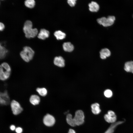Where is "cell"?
<instances>
[{"label":"cell","instance_id":"6da1fadb","mask_svg":"<svg viewBox=\"0 0 133 133\" xmlns=\"http://www.w3.org/2000/svg\"><path fill=\"white\" fill-rule=\"evenodd\" d=\"M32 27V23L30 21L27 20L25 23L23 30L26 38H33L37 35V29L36 28H33Z\"/></svg>","mask_w":133,"mask_h":133},{"label":"cell","instance_id":"7a4b0ae2","mask_svg":"<svg viewBox=\"0 0 133 133\" xmlns=\"http://www.w3.org/2000/svg\"><path fill=\"white\" fill-rule=\"evenodd\" d=\"M34 54V51L30 47L25 46L20 54L21 58L26 62H29L33 58Z\"/></svg>","mask_w":133,"mask_h":133},{"label":"cell","instance_id":"3957f363","mask_svg":"<svg viewBox=\"0 0 133 133\" xmlns=\"http://www.w3.org/2000/svg\"><path fill=\"white\" fill-rule=\"evenodd\" d=\"M115 20V17L113 16H109L107 17H102L98 18L97 21L98 22L104 27H106L112 25L114 23Z\"/></svg>","mask_w":133,"mask_h":133},{"label":"cell","instance_id":"277c9868","mask_svg":"<svg viewBox=\"0 0 133 133\" xmlns=\"http://www.w3.org/2000/svg\"><path fill=\"white\" fill-rule=\"evenodd\" d=\"M10 106L13 114L15 116L19 114L23 110L19 103L15 100H11Z\"/></svg>","mask_w":133,"mask_h":133},{"label":"cell","instance_id":"5b68a950","mask_svg":"<svg viewBox=\"0 0 133 133\" xmlns=\"http://www.w3.org/2000/svg\"><path fill=\"white\" fill-rule=\"evenodd\" d=\"M11 100L7 91L0 92V104L5 105H10Z\"/></svg>","mask_w":133,"mask_h":133},{"label":"cell","instance_id":"8992f818","mask_svg":"<svg viewBox=\"0 0 133 133\" xmlns=\"http://www.w3.org/2000/svg\"><path fill=\"white\" fill-rule=\"evenodd\" d=\"M84 116L83 112L81 110L77 111L73 118L76 125L79 126L83 124L84 122Z\"/></svg>","mask_w":133,"mask_h":133},{"label":"cell","instance_id":"52a82bcc","mask_svg":"<svg viewBox=\"0 0 133 133\" xmlns=\"http://www.w3.org/2000/svg\"><path fill=\"white\" fill-rule=\"evenodd\" d=\"M105 120L109 123H113L116 120V116L115 112L111 110H109L107 114H105L104 116Z\"/></svg>","mask_w":133,"mask_h":133},{"label":"cell","instance_id":"ba28073f","mask_svg":"<svg viewBox=\"0 0 133 133\" xmlns=\"http://www.w3.org/2000/svg\"><path fill=\"white\" fill-rule=\"evenodd\" d=\"M43 122L44 124L47 126L50 127L53 126L55 122V119L52 115L47 114L44 117Z\"/></svg>","mask_w":133,"mask_h":133},{"label":"cell","instance_id":"9c48e42d","mask_svg":"<svg viewBox=\"0 0 133 133\" xmlns=\"http://www.w3.org/2000/svg\"><path fill=\"white\" fill-rule=\"evenodd\" d=\"M11 74V72L6 70L0 65V80L4 81L7 80L10 77Z\"/></svg>","mask_w":133,"mask_h":133},{"label":"cell","instance_id":"30bf717a","mask_svg":"<svg viewBox=\"0 0 133 133\" xmlns=\"http://www.w3.org/2000/svg\"><path fill=\"white\" fill-rule=\"evenodd\" d=\"M53 63L55 65L59 67H64L65 65V60L61 56L55 57L53 59Z\"/></svg>","mask_w":133,"mask_h":133},{"label":"cell","instance_id":"8fae6325","mask_svg":"<svg viewBox=\"0 0 133 133\" xmlns=\"http://www.w3.org/2000/svg\"><path fill=\"white\" fill-rule=\"evenodd\" d=\"M50 34L49 32L45 29H41L38 34V37L40 39L44 40L49 37Z\"/></svg>","mask_w":133,"mask_h":133},{"label":"cell","instance_id":"7c38bea8","mask_svg":"<svg viewBox=\"0 0 133 133\" xmlns=\"http://www.w3.org/2000/svg\"><path fill=\"white\" fill-rule=\"evenodd\" d=\"M40 100V98L39 96L36 94L32 95L30 97L29 99L30 102L33 105L39 104Z\"/></svg>","mask_w":133,"mask_h":133},{"label":"cell","instance_id":"4fadbf2b","mask_svg":"<svg viewBox=\"0 0 133 133\" xmlns=\"http://www.w3.org/2000/svg\"><path fill=\"white\" fill-rule=\"evenodd\" d=\"M124 122V121H120L112 123L104 133H113L116 127Z\"/></svg>","mask_w":133,"mask_h":133},{"label":"cell","instance_id":"5bb4252c","mask_svg":"<svg viewBox=\"0 0 133 133\" xmlns=\"http://www.w3.org/2000/svg\"><path fill=\"white\" fill-rule=\"evenodd\" d=\"M100 58L102 59H105L107 57L110 55L111 53L108 49L104 48L101 50L100 52Z\"/></svg>","mask_w":133,"mask_h":133},{"label":"cell","instance_id":"9a60e30c","mask_svg":"<svg viewBox=\"0 0 133 133\" xmlns=\"http://www.w3.org/2000/svg\"><path fill=\"white\" fill-rule=\"evenodd\" d=\"M89 9L92 12H97L99 10L100 6L96 2L92 1L88 4Z\"/></svg>","mask_w":133,"mask_h":133},{"label":"cell","instance_id":"2e32d148","mask_svg":"<svg viewBox=\"0 0 133 133\" xmlns=\"http://www.w3.org/2000/svg\"><path fill=\"white\" fill-rule=\"evenodd\" d=\"M64 50L68 52H71L74 49L73 45L70 42H67L64 43L63 45Z\"/></svg>","mask_w":133,"mask_h":133},{"label":"cell","instance_id":"e0dca14e","mask_svg":"<svg viewBox=\"0 0 133 133\" xmlns=\"http://www.w3.org/2000/svg\"><path fill=\"white\" fill-rule=\"evenodd\" d=\"M92 111L94 114H99L101 111L100 107V105L98 103H96L92 104L91 106Z\"/></svg>","mask_w":133,"mask_h":133},{"label":"cell","instance_id":"ac0fdd59","mask_svg":"<svg viewBox=\"0 0 133 133\" xmlns=\"http://www.w3.org/2000/svg\"><path fill=\"white\" fill-rule=\"evenodd\" d=\"M124 69L126 71L133 73V61L126 62L124 66Z\"/></svg>","mask_w":133,"mask_h":133},{"label":"cell","instance_id":"d6986e66","mask_svg":"<svg viewBox=\"0 0 133 133\" xmlns=\"http://www.w3.org/2000/svg\"><path fill=\"white\" fill-rule=\"evenodd\" d=\"M36 91L39 95L42 97L46 96L48 93L47 89L44 87L37 88Z\"/></svg>","mask_w":133,"mask_h":133},{"label":"cell","instance_id":"ffe728a7","mask_svg":"<svg viewBox=\"0 0 133 133\" xmlns=\"http://www.w3.org/2000/svg\"><path fill=\"white\" fill-rule=\"evenodd\" d=\"M54 35L57 40H62L66 36L65 33L60 30L56 31L54 33Z\"/></svg>","mask_w":133,"mask_h":133},{"label":"cell","instance_id":"44dd1931","mask_svg":"<svg viewBox=\"0 0 133 133\" xmlns=\"http://www.w3.org/2000/svg\"><path fill=\"white\" fill-rule=\"evenodd\" d=\"M8 51L7 49L0 43V59H2L5 57Z\"/></svg>","mask_w":133,"mask_h":133},{"label":"cell","instance_id":"7402d4cb","mask_svg":"<svg viewBox=\"0 0 133 133\" xmlns=\"http://www.w3.org/2000/svg\"><path fill=\"white\" fill-rule=\"evenodd\" d=\"M66 121L67 123L72 127H74L76 126L73 118L70 114H68L66 116Z\"/></svg>","mask_w":133,"mask_h":133},{"label":"cell","instance_id":"603a6c76","mask_svg":"<svg viewBox=\"0 0 133 133\" xmlns=\"http://www.w3.org/2000/svg\"><path fill=\"white\" fill-rule=\"evenodd\" d=\"M25 5L29 8H33L35 4V1L34 0H26L24 2Z\"/></svg>","mask_w":133,"mask_h":133},{"label":"cell","instance_id":"cb8c5ba5","mask_svg":"<svg viewBox=\"0 0 133 133\" xmlns=\"http://www.w3.org/2000/svg\"><path fill=\"white\" fill-rule=\"evenodd\" d=\"M7 71L11 72V70L10 66L7 63L4 62L1 65Z\"/></svg>","mask_w":133,"mask_h":133},{"label":"cell","instance_id":"d4e9b609","mask_svg":"<svg viewBox=\"0 0 133 133\" xmlns=\"http://www.w3.org/2000/svg\"><path fill=\"white\" fill-rule=\"evenodd\" d=\"M104 94L105 97L107 98H109L111 97L112 95V91L110 89H108L106 90L104 92Z\"/></svg>","mask_w":133,"mask_h":133},{"label":"cell","instance_id":"484cf974","mask_svg":"<svg viewBox=\"0 0 133 133\" xmlns=\"http://www.w3.org/2000/svg\"><path fill=\"white\" fill-rule=\"evenodd\" d=\"M76 0H68L67 2L69 5L71 7H73L75 6L76 3Z\"/></svg>","mask_w":133,"mask_h":133},{"label":"cell","instance_id":"4316f807","mask_svg":"<svg viewBox=\"0 0 133 133\" xmlns=\"http://www.w3.org/2000/svg\"><path fill=\"white\" fill-rule=\"evenodd\" d=\"M15 131L16 133H21L22 132L23 130L21 128L17 127L16 128Z\"/></svg>","mask_w":133,"mask_h":133},{"label":"cell","instance_id":"83f0119b","mask_svg":"<svg viewBox=\"0 0 133 133\" xmlns=\"http://www.w3.org/2000/svg\"><path fill=\"white\" fill-rule=\"evenodd\" d=\"M5 25L2 22H0V31H2L4 29Z\"/></svg>","mask_w":133,"mask_h":133},{"label":"cell","instance_id":"f1b7e54d","mask_svg":"<svg viewBox=\"0 0 133 133\" xmlns=\"http://www.w3.org/2000/svg\"><path fill=\"white\" fill-rule=\"evenodd\" d=\"M10 128L11 131H14L15 130L16 127L14 125L12 124L10 126Z\"/></svg>","mask_w":133,"mask_h":133},{"label":"cell","instance_id":"f546056e","mask_svg":"<svg viewBox=\"0 0 133 133\" xmlns=\"http://www.w3.org/2000/svg\"><path fill=\"white\" fill-rule=\"evenodd\" d=\"M68 133H76L75 131L73 129H69Z\"/></svg>","mask_w":133,"mask_h":133}]
</instances>
